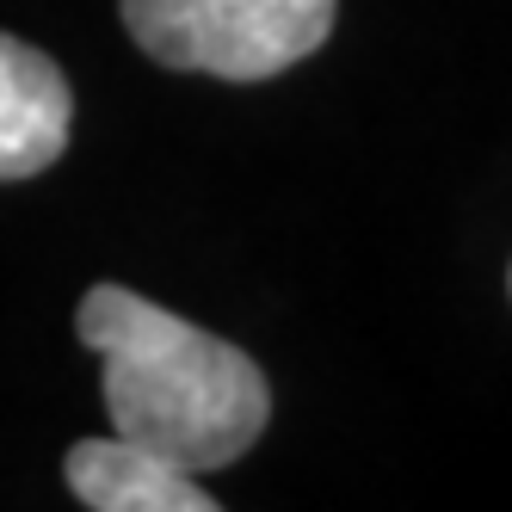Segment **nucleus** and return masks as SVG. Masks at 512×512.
<instances>
[{
	"mask_svg": "<svg viewBox=\"0 0 512 512\" xmlns=\"http://www.w3.org/2000/svg\"><path fill=\"white\" fill-rule=\"evenodd\" d=\"M81 346L105 364V414L130 445L179 469H229L272 420V383L235 340H216L124 284L81 297Z\"/></svg>",
	"mask_w": 512,
	"mask_h": 512,
	"instance_id": "nucleus-1",
	"label": "nucleus"
},
{
	"mask_svg": "<svg viewBox=\"0 0 512 512\" xmlns=\"http://www.w3.org/2000/svg\"><path fill=\"white\" fill-rule=\"evenodd\" d=\"M340 0H124L130 38L167 68L272 81L327 44Z\"/></svg>",
	"mask_w": 512,
	"mask_h": 512,
	"instance_id": "nucleus-2",
	"label": "nucleus"
},
{
	"mask_svg": "<svg viewBox=\"0 0 512 512\" xmlns=\"http://www.w3.org/2000/svg\"><path fill=\"white\" fill-rule=\"evenodd\" d=\"M75 124L68 75L19 38L0 31V179H31L56 167Z\"/></svg>",
	"mask_w": 512,
	"mask_h": 512,
	"instance_id": "nucleus-3",
	"label": "nucleus"
},
{
	"mask_svg": "<svg viewBox=\"0 0 512 512\" xmlns=\"http://www.w3.org/2000/svg\"><path fill=\"white\" fill-rule=\"evenodd\" d=\"M62 469L75 500L93 512H216V494L198 488L192 469L130 438H81Z\"/></svg>",
	"mask_w": 512,
	"mask_h": 512,
	"instance_id": "nucleus-4",
	"label": "nucleus"
}]
</instances>
